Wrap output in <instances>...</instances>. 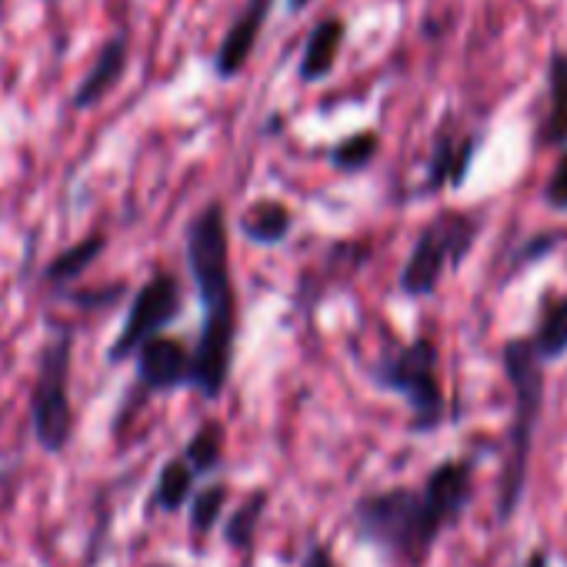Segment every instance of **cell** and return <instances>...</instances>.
<instances>
[{"mask_svg": "<svg viewBox=\"0 0 567 567\" xmlns=\"http://www.w3.org/2000/svg\"><path fill=\"white\" fill-rule=\"evenodd\" d=\"M104 250H107V234L94 230V234L81 237L78 244L64 247L58 257H51V260L44 264L41 277H44L48 288H54V291L64 295L78 277H84V274L91 270V264H94Z\"/></svg>", "mask_w": 567, "mask_h": 567, "instance_id": "obj_15", "label": "cell"}, {"mask_svg": "<svg viewBox=\"0 0 567 567\" xmlns=\"http://www.w3.org/2000/svg\"><path fill=\"white\" fill-rule=\"evenodd\" d=\"M237 230L254 247H277V244H284L295 234V210L284 200H277V197L254 200L237 217Z\"/></svg>", "mask_w": 567, "mask_h": 567, "instance_id": "obj_13", "label": "cell"}, {"mask_svg": "<svg viewBox=\"0 0 567 567\" xmlns=\"http://www.w3.org/2000/svg\"><path fill=\"white\" fill-rule=\"evenodd\" d=\"M44 4H54V0H44Z\"/></svg>", "mask_w": 567, "mask_h": 567, "instance_id": "obj_29", "label": "cell"}, {"mask_svg": "<svg viewBox=\"0 0 567 567\" xmlns=\"http://www.w3.org/2000/svg\"><path fill=\"white\" fill-rule=\"evenodd\" d=\"M348 41V21L344 18H324L311 28L308 41H305V54L298 64V81L301 84H318L324 78H331V71L338 68V58L344 51Z\"/></svg>", "mask_w": 567, "mask_h": 567, "instance_id": "obj_12", "label": "cell"}, {"mask_svg": "<svg viewBox=\"0 0 567 567\" xmlns=\"http://www.w3.org/2000/svg\"><path fill=\"white\" fill-rule=\"evenodd\" d=\"M61 298L71 301L81 311H107V308H114V305H121L127 298V284L114 280V284H104V288H91V291H64Z\"/></svg>", "mask_w": 567, "mask_h": 567, "instance_id": "obj_23", "label": "cell"}, {"mask_svg": "<svg viewBox=\"0 0 567 567\" xmlns=\"http://www.w3.org/2000/svg\"><path fill=\"white\" fill-rule=\"evenodd\" d=\"M301 567H341V564L334 560V554H331L328 544H311V550L305 554Z\"/></svg>", "mask_w": 567, "mask_h": 567, "instance_id": "obj_25", "label": "cell"}, {"mask_svg": "<svg viewBox=\"0 0 567 567\" xmlns=\"http://www.w3.org/2000/svg\"><path fill=\"white\" fill-rule=\"evenodd\" d=\"M537 137L544 147H567V51H554L547 61V114Z\"/></svg>", "mask_w": 567, "mask_h": 567, "instance_id": "obj_16", "label": "cell"}, {"mask_svg": "<svg viewBox=\"0 0 567 567\" xmlns=\"http://www.w3.org/2000/svg\"><path fill=\"white\" fill-rule=\"evenodd\" d=\"M484 230V217L477 210H441L414 240L401 277H398V288L404 298H431L447 270H457L477 237Z\"/></svg>", "mask_w": 567, "mask_h": 567, "instance_id": "obj_5", "label": "cell"}, {"mask_svg": "<svg viewBox=\"0 0 567 567\" xmlns=\"http://www.w3.org/2000/svg\"><path fill=\"white\" fill-rule=\"evenodd\" d=\"M501 368L514 394V414H511V431H507V454L497 481V524H511V517L520 507L524 487H527V471H530V454H534V437L537 424L544 414V361L537 358L534 344L527 338H511L501 348Z\"/></svg>", "mask_w": 567, "mask_h": 567, "instance_id": "obj_3", "label": "cell"}, {"mask_svg": "<svg viewBox=\"0 0 567 567\" xmlns=\"http://www.w3.org/2000/svg\"><path fill=\"white\" fill-rule=\"evenodd\" d=\"M274 11V0H244L240 14L230 21V28L224 31L217 51H214V74L220 81H234L244 74V68L254 58V48L264 34V24Z\"/></svg>", "mask_w": 567, "mask_h": 567, "instance_id": "obj_9", "label": "cell"}, {"mask_svg": "<svg viewBox=\"0 0 567 567\" xmlns=\"http://www.w3.org/2000/svg\"><path fill=\"white\" fill-rule=\"evenodd\" d=\"M481 134H437L431 157H427V174L424 181L414 187V197H427L437 194L444 187H464V181L471 177L474 157L481 151Z\"/></svg>", "mask_w": 567, "mask_h": 567, "instance_id": "obj_10", "label": "cell"}, {"mask_svg": "<svg viewBox=\"0 0 567 567\" xmlns=\"http://www.w3.org/2000/svg\"><path fill=\"white\" fill-rule=\"evenodd\" d=\"M544 204L557 214H567V147L560 151V157L544 184Z\"/></svg>", "mask_w": 567, "mask_h": 567, "instance_id": "obj_24", "label": "cell"}, {"mask_svg": "<svg viewBox=\"0 0 567 567\" xmlns=\"http://www.w3.org/2000/svg\"><path fill=\"white\" fill-rule=\"evenodd\" d=\"M224 444H227V431L220 421H204L184 444V457L187 464L197 471V477H207L220 467L224 461Z\"/></svg>", "mask_w": 567, "mask_h": 567, "instance_id": "obj_19", "label": "cell"}, {"mask_svg": "<svg viewBox=\"0 0 567 567\" xmlns=\"http://www.w3.org/2000/svg\"><path fill=\"white\" fill-rule=\"evenodd\" d=\"M315 4V0H284V8H288V14H301Z\"/></svg>", "mask_w": 567, "mask_h": 567, "instance_id": "obj_27", "label": "cell"}, {"mask_svg": "<svg viewBox=\"0 0 567 567\" xmlns=\"http://www.w3.org/2000/svg\"><path fill=\"white\" fill-rule=\"evenodd\" d=\"M184 311V288L181 280L171 270H157L151 274L141 288L134 291L124 324L117 331V338L107 348V364H124L131 361L141 344H147L151 338L164 334L167 324H174Z\"/></svg>", "mask_w": 567, "mask_h": 567, "instance_id": "obj_7", "label": "cell"}, {"mask_svg": "<svg viewBox=\"0 0 567 567\" xmlns=\"http://www.w3.org/2000/svg\"><path fill=\"white\" fill-rule=\"evenodd\" d=\"M147 567H171V564H147Z\"/></svg>", "mask_w": 567, "mask_h": 567, "instance_id": "obj_28", "label": "cell"}, {"mask_svg": "<svg viewBox=\"0 0 567 567\" xmlns=\"http://www.w3.org/2000/svg\"><path fill=\"white\" fill-rule=\"evenodd\" d=\"M127 61H131V38H127L124 31H117L114 38H107V41L97 48V54H94L87 74L81 78V84H78L74 94H71V107H74V111H91V107H97V104L124 81Z\"/></svg>", "mask_w": 567, "mask_h": 567, "instance_id": "obj_11", "label": "cell"}, {"mask_svg": "<svg viewBox=\"0 0 567 567\" xmlns=\"http://www.w3.org/2000/svg\"><path fill=\"white\" fill-rule=\"evenodd\" d=\"M267 504H270V494L264 487H257L254 494H247L224 520L220 527V537L227 547L240 550V554H250L254 550V540H257V527H260V517L267 514Z\"/></svg>", "mask_w": 567, "mask_h": 567, "instance_id": "obj_18", "label": "cell"}, {"mask_svg": "<svg viewBox=\"0 0 567 567\" xmlns=\"http://www.w3.org/2000/svg\"><path fill=\"white\" fill-rule=\"evenodd\" d=\"M524 567H550V557H547V550H544V547H534V550L527 554Z\"/></svg>", "mask_w": 567, "mask_h": 567, "instance_id": "obj_26", "label": "cell"}, {"mask_svg": "<svg viewBox=\"0 0 567 567\" xmlns=\"http://www.w3.org/2000/svg\"><path fill=\"white\" fill-rule=\"evenodd\" d=\"M0 4H4V0H0Z\"/></svg>", "mask_w": 567, "mask_h": 567, "instance_id": "obj_30", "label": "cell"}, {"mask_svg": "<svg viewBox=\"0 0 567 567\" xmlns=\"http://www.w3.org/2000/svg\"><path fill=\"white\" fill-rule=\"evenodd\" d=\"M71 364H74V328L61 324L38 354V378L31 388V427L44 454H64L74 437L71 408Z\"/></svg>", "mask_w": 567, "mask_h": 567, "instance_id": "obj_6", "label": "cell"}, {"mask_svg": "<svg viewBox=\"0 0 567 567\" xmlns=\"http://www.w3.org/2000/svg\"><path fill=\"white\" fill-rule=\"evenodd\" d=\"M187 270L200 301V334L194 344V391L217 401L234 371L237 291L230 274V230L224 200H207L184 230Z\"/></svg>", "mask_w": 567, "mask_h": 567, "instance_id": "obj_2", "label": "cell"}, {"mask_svg": "<svg viewBox=\"0 0 567 567\" xmlns=\"http://www.w3.org/2000/svg\"><path fill=\"white\" fill-rule=\"evenodd\" d=\"M474 501V461L447 457L421 487L371 491L351 507V530L398 567H424L444 530L457 527Z\"/></svg>", "mask_w": 567, "mask_h": 567, "instance_id": "obj_1", "label": "cell"}, {"mask_svg": "<svg viewBox=\"0 0 567 567\" xmlns=\"http://www.w3.org/2000/svg\"><path fill=\"white\" fill-rule=\"evenodd\" d=\"M194 487H197V471L187 464L184 454L164 461V467L157 471L154 491H151V511H161V514L184 511L194 497Z\"/></svg>", "mask_w": 567, "mask_h": 567, "instance_id": "obj_17", "label": "cell"}, {"mask_svg": "<svg viewBox=\"0 0 567 567\" xmlns=\"http://www.w3.org/2000/svg\"><path fill=\"white\" fill-rule=\"evenodd\" d=\"M560 240H564L560 230H540V234L520 240V244H517V254H514L511 264H507V274H520V270L530 267L534 260H544L547 254H554V250L560 247Z\"/></svg>", "mask_w": 567, "mask_h": 567, "instance_id": "obj_22", "label": "cell"}, {"mask_svg": "<svg viewBox=\"0 0 567 567\" xmlns=\"http://www.w3.org/2000/svg\"><path fill=\"white\" fill-rule=\"evenodd\" d=\"M381 151V137L378 131H358L344 141H338L331 151H328V161L338 174H361L374 164Z\"/></svg>", "mask_w": 567, "mask_h": 567, "instance_id": "obj_20", "label": "cell"}, {"mask_svg": "<svg viewBox=\"0 0 567 567\" xmlns=\"http://www.w3.org/2000/svg\"><path fill=\"white\" fill-rule=\"evenodd\" d=\"M227 497H230V487L224 481H214V484L194 491V497L187 504V520H190V534L194 537H207L220 524Z\"/></svg>", "mask_w": 567, "mask_h": 567, "instance_id": "obj_21", "label": "cell"}, {"mask_svg": "<svg viewBox=\"0 0 567 567\" xmlns=\"http://www.w3.org/2000/svg\"><path fill=\"white\" fill-rule=\"evenodd\" d=\"M371 381L408 404L411 434H434L444 424L447 398L441 381V351L431 338H414L378 358V364L371 368Z\"/></svg>", "mask_w": 567, "mask_h": 567, "instance_id": "obj_4", "label": "cell"}, {"mask_svg": "<svg viewBox=\"0 0 567 567\" xmlns=\"http://www.w3.org/2000/svg\"><path fill=\"white\" fill-rule=\"evenodd\" d=\"M527 341L534 344L544 364L567 358V295L544 291L537 318H534V331L527 334Z\"/></svg>", "mask_w": 567, "mask_h": 567, "instance_id": "obj_14", "label": "cell"}, {"mask_svg": "<svg viewBox=\"0 0 567 567\" xmlns=\"http://www.w3.org/2000/svg\"><path fill=\"white\" fill-rule=\"evenodd\" d=\"M137 391L141 394H171L181 388H194V351L167 334L151 338L134 354Z\"/></svg>", "mask_w": 567, "mask_h": 567, "instance_id": "obj_8", "label": "cell"}]
</instances>
